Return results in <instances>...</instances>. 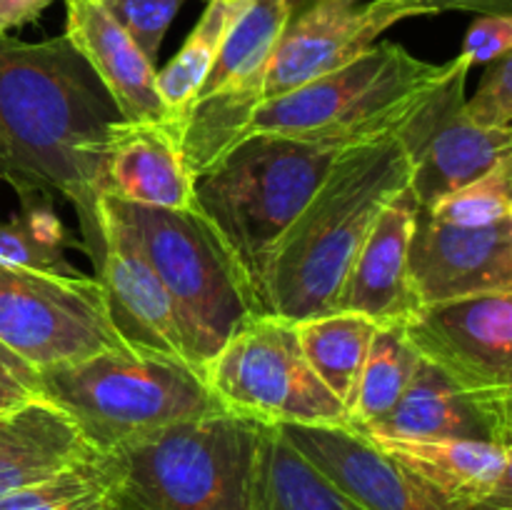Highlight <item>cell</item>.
Returning a JSON list of instances; mask_svg holds the SVG:
<instances>
[{
  "label": "cell",
  "mask_w": 512,
  "mask_h": 510,
  "mask_svg": "<svg viewBox=\"0 0 512 510\" xmlns=\"http://www.w3.org/2000/svg\"><path fill=\"white\" fill-rule=\"evenodd\" d=\"M113 100L65 35L43 43L0 38V185L65 200L98 270L105 145Z\"/></svg>",
  "instance_id": "obj_1"
},
{
  "label": "cell",
  "mask_w": 512,
  "mask_h": 510,
  "mask_svg": "<svg viewBox=\"0 0 512 510\" xmlns=\"http://www.w3.org/2000/svg\"><path fill=\"white\" fill-rule=\"evenodd\" d=\"M408 183L410 160L395 133L350 145L275 245L265 315L300 323L333 313L365 235Z\"/></svg>",
  "instance_id": "obj_2"
},
{
  "label": "cell",
  "mask_w": 512,
  "mask_h": 510,
  "mask_svg": "<svg viewBox=\"0 0 512 510\" xmlns=\"http://www.w3.org/2000/svg\"><path fill=\"white\" fill-rule=\"evenodd\" d=\"M358 143L250 133L195 175L193 210L265 315L270 255L335 160Z\"/></svg>",
  "instance_id": "obj_3"
},
{
  "label": "cell",
  "mask_w": 512,
  "mask_h": 510,
  "mask_svg": "<svg viewBox=\"0 0 512 510\" xmlns=\"http://www.w3.org/2000/svg\"><path fill=\"white\" fill-rule=\"evenodd\" d=\"M260 423L218 410L98 453L110 510H250Z\"/></svg>",
  "instance_id": "obj_4"
},
{
  "label": "cell",
  "mask_w": 512,
  "mask_h": 510,
  "mask_svg": "<svg viewBox=\"0 0 512 510\" xmlns=\"http://www.w3.org/2000/svg\"><path fill=\"white\" fill-rule=\"evenodd\" d=\"M40 383L43 398L73 420L95 453L225 410L193 365L135 348L53 365L40 370Z\"/></svg>",
  "instance_id": "obj_5"
},
{
  "label": "cell",
  "mask_w": 512,
  "mask_h": 510,
  "mask_svg": "<svg viewBox=\"0 0 512 510\" xmlns=\"http://www.w3.org/2000/svg\"><path fill=\"white\" fill-rule=\"evenodd\" d=\"M100 210L125 225L173 300L190 363L203 373L213 355L258 318L260 308L195 210L150 208L103 195Z\"/></svg>",
  "instance_id": "obj_6"
},
{
  "label": "cell",
  "mask_w": 512,
  "mask_h": 510,
  "mask_svg": "<svg viewBox=\"0 0 512 510\" xmlns=\"http://www.w3.org/2000/svg\"><path fill=\"white\" fill-rule=\"evenodd\" d=\"M448 73L398 43H375L345 68L265 100L250 133L365 143L398 130L410 110Z\"/></svg>",
  "instance_id": "obj_7"
},
{
  "label": "cell",
  "mask_w": 512,
  "mask_h": 510,
  "mask_svg": "<svg viewBox=\"0 0 512 510\" xmlns=\"http://www.w3.org/2000/svg\"><path fill=\"white\" fill-rule=\"evenodd\" d=\"M210 393L230 413L263 425H338L348 410L315 375L295 323L258 315L203 368Z\"/></svg>",
  "instance_id": "obj_8"
},
{
  "label": "cell",
  "mask_w": 512,
  "mask_h": 510,
  "mask_svg": "<svg viewBox=\"0 0 512 510\" xmlns=\"http://www.w3.org/2000/svg\"><path fill=\"white\" fill-rule=\"evenodd\" d=\"M293 13L290 0H250L230 25L213 68L178 120L193 178L248 138L250 123L265 103L270 55Z\"/></svg>",
  "instance_id": "obj_9"
},
{
  "label": "cell",
  "mask_w": 512,
  "mask_h": 510,
  "mask_svg": "<svg viewBox=\"0 0 512 510\" xmlns=\"http://www.w3.org/2000/svg\"><path fill=\"white\" fill-rule=\"evenodd\" d=\"M0 340L38 370L128 348L95 278L0 263Z\"/></svg>",
  "instance_id": "obj_10"
},
{
  "label": "cell",
  "mask_w": 512,
  "mask_h": 510,
  "mask_svg": "<svg viewBox=\"0 0 512 510\" xmlns=\"http://www.w3.org/2000/svg\"><path fill=\"white\" fill-rule=\"evenodd\" d=\"M470 68L460 55L450 60L445 78L395 130L408 153V188L420 208L512 158V130L478 128L465 113Z\"/></svg>",
  "instance_id": "obj_11"
},
{
  "label": "cell",
  "mask_w": 512,
  "mask_h": 510,
  "mask_svg": "<svg viewBox=\"0 0 512 510\" xmlns=\"http://www.w3.org/2000/svg\"><path fill=\"white\" fill-rule=\"evenodd\" d=\"M403 325L415 353L455 383L512 390V293L420 305Z\"/></svg>",
  "instance_id": "obj_12"
},
{
  "label": "cell",
  "mask_w": 512,
  "mask_h": 510,
  "mask_svg": "<svg viewBox=\"0 0 512 510\" xmlns=\"http://www.w3.org/2000/svg\"><path fill=\"white\" fill-rule=\"evenodd\" d=\"M408 18H423L398 0H313L290 15L265 75V100L298 90L333 70L345 68L370 50L375 40Z\"/></svg>",
  "instance_id": "obj_13"
},
{
  "label": "cell",
  "mask_w": 512,
  "mask_h": 510,
  "mask_svg": "<svg viewBox=\"0 0 512 510\" xmlns=\"http://www.w3.org/2000/svg\"><path fill=\"white\" fill-rule=\"evenodd\" d=\"M408 268L420 305L512 293V218L485 228H463L420 208Z\"/></svg>",
  "instance_id": "obj_14"
},
{
  "label": "cell",
  "mask_w": 512,
  "mask_h": 510,
  "mask_svg": "<svg viewBox=\"0 0 512 510\" xmlns=\"http://www.w3.org/2000/svg\"><path fill=\"white\" fill-rule=\"evenodd\" d=\"M280 433L363 510H512L465 505L420 480L365 435L338 425H278Z\"/></svg>",
  "instance_id": "obj_15"
},
{
  "label": "cell",
  "mask_w": 512,
  "mask_h": 510,
  "mask_svg": "<svg viewBox=\"0 0 512 510\" xmlns=\"http://www.w3.org/2000/svg\"><path fill=\"white\" fill-rule=\"evenodd\" d=\"M100 223L105 250L95 280L103 288L105 310L115 333L128 348L168 355L193 365L173 300L135 235L105 210H100Z\"/></svg>",
  "instance_id": "obj_16"
},
{
  "label": "cell",
  "mask_w": 512,
  "mask_h": 510,
  "mask_svg": "<svg viewBox=\"0 0 512 510\" xmlns=\"http://www.w3.org/2000/svg\"><path fill=\"white\" fill-rule=\"evenodd\" d=\"M512 390H475L420 358L403 398L360 435L398 440H475L510 445Z\"/></svg>",
  "instance_id": "obj_17"
},
{
  "label": "cell",
  "mask_w": 512,
  "mask_h": 510,
  "mask_svg": "<svg viewBox=\"0 0 512 510\" xmlns=\"http://www.w3.org/2000/svg\"><path fill=\"white\" fill-rule=\"evenodd\" d=\"M418 210L420 203L410 188L383 205L345 275L335 310L365 315L375 325H385L403 323L420 308L408 268Z\"/></svg>",
  "instance_id": "obj_18"
},
{
  "label": "cell",
  "mask_w": 512,
  "mask_h": 510,
  "mask_svg": "<svg viewBox=\"0 0 512 510\" xmlns=\"http://www.w3.org/2000/svg\"><path fill=\"white\" fill-rule=\"evenodd\" d=\"M65 38L113 100L120 120L170 123L158 93V70L100 0H65Z\"/></svg>",
  "instance_id": "obj_19"
},
{
  "label": "cell",
  "mask_w": 512,
  "mask_h": 510,
  "mask_svg": "<svg viewBox=\"0 0 512 510\" xmlns=\"http://www.w3.org/2000/svg\"><path fill=\"white\" fill-rule=\"evenodd\" d=\"M193 180L178 128L120 118L110 125L103 195L150 208L193 210Z\"/></svg>",
  "instance_id": "obj_20"
},
{
  "label": "cell",
  "mask_w": 512,
  "mask_h": 510,
  "mask_svg": "<svg viewBox=\"0 0 512 510\" xmlns=\"http://www.w3.org/2000/svg\"><path fill=\"white\" fill-rule=\"evenodd\" d=\"M435 490L465 505L512 508L510 445L475 440H398L365 435Z\"/></svg>",
  "instance_id": "obj_21"
},
{
  "label": "cell",
  "mask_w": 512,
  "mask_h": 510,
  "mask_svg": "<svg viewBox=\"0 0 512 510\" xmlns=\"http://www.w3.org/2000/svg\"><path fill=\"white\" fill-rule=\"evenodd\" d=\"M95 450L45 398L0 413V498L83 463Z\"/></svg>",
  "instance_id": "obj_22"
},
{
  "label": "cell",
  "mask_w": 512,
  "mask_h": 510,
  "mask_svg": "<svg viewBox=\"0 0 512 510\" xmlns=\"http://www.w3.org/2000/svg\"><path fill=\"white\" fill-rule=\"evenodd\" d=\"M250 510H363L315 468L278 425L258 428L250 475Z\"/></svg>",
  "instance_id": "obj_23"
},
{
  "label": "cell",
  "mask_w": 512,
  "mask_h": 510,
  "mask_svg": "<svg viewBox=\"0 0 512 510\" xmlns=\"http://www.w3.org/2000/svg\"><path fill=\"white\" fill-rule=\"evenodd\" d=\"M375 328L378 325L370 318L345 310L295 323L305 360L345 410L353 400Z\"/></svg>",
  "instance_id": "obj_24"
},
{
  "label": "cell",
  "mask_w": 512,
  "mask_h": 510,
  "mask_svg": "<svg viewBox=\"0 0 512 510\" xmlns=\"http://www.w3.org/2000/svg\"><path fill=\"white\" fill-rule=\"evenodd\" d=\"M403 323H385L375 328L373 343L348 405V428L355 433H363L383 420L403 398L418 370L420 355L410 345Z\"/></svg>",
  "instance_id": "obj_25"
},
{
  "label": "cell",
  "mask_w": 512,
  "mask_h": 510,
  "mask_svg": "<svg viewBox=\"0 0 512 510\" xmlns=\"http://www.w3.org/2000/svg\"><path fill=\"white\" fill-rule=\"evenodd\" d=\"M248 3L250 0H208L183 48L173 55V60L163 70H158L155 83H158L160 100L168 110L173 128H178L180 115L185 113L193 95L203 85L208 70L213 68L215 55H218L230 25L248 8Z\"/></svg>",
  "instance_id": "obj_26"
},
{
  "label": "cell",
  "mask_w": 512,
  "mask_h": 510,
  "mask_svg": "<svg viewBox=\"0 0 512 510\" xmlns=\"http://www.w3.org/2000/svg\"><path fill=\"white\" fill-rule=\"evenodd\" d=\"M512 158L495 165L488 173L478 175L475 180L465 183L463 188L443 195L428 205L425 210L438 220L450 225H463V228H485L500 220L512 218Z\"/></svg>",
  "instance_id": "obj_27"
},
{
  "label": "cell",
  "mask_w": 512,
  "mask_h": 510,
  "mask_svg": "<svg viewBox=\"0 0 512 510\" xmlns=\"http://www.w3.org/2000/svg\"><path fill=\"white\" fill-rule=\"evenodd\" d=\"M93 495H103L98 453L53 478L3 495L0 510H63Z\"/></svg>",
  "instance_id": "obj_28"
},
{
  "label": "cell",
  "mask_w": 512,
  "mask_h": 510,
  "mask_svg": "<svg viewBox=\"0 0 512 510\" xmlns=\"http://www.w3.org/2000/svg\"><path fill=\"white\" fill-rule=\"evenodd\" d=\"M108 13L130 35L140 53L155 63L170 23L178 15L183 0H105Z\"/></svg>",
  "instance_id": "obj_29"
},
{
  "label": "cell",
  "mask_w": 512,
  "mask_h": 510,
  "mask_svg": "<svg viewBox=\"0 0 512 510\" xmlns=\"http://www.w3.org/2000/svg\"><path fill=\"white\" fill-rule=\"evenodd\" d=\"M465 113L478 128L512 130V53L488 63L473 95H465Z\"/></svg>",
  "instance_id": "obj_30"
},
{
  "label": "cell",
  "mask_w": 512,
  "mask_h": 510,
  "mask_svg": "<svg viewBox=\"0 0 512 510\" xmlns=\"http://www.w3.org/2000/svg\"><path fill=\"white\" fill-rule=\"evenodd\" d=\"M0 263L53 275H80L68 263L65 253H55V250L40 245L18 215H13L10 220H0Z\"/></svg>",
  "instance_id": "obj_31"
},
{
  "label": "cell",
  "mask_w": 512,
  "mask_h": 510,
  "mask_svg": "<svg viewBox=\"0 0 512 510\" xmlns=\"http://www.w3.org/2000/svg\"><path fill=\"white\" fill-rule=\"evenodd\" d=\"M508 53H512V15H480L465 33L460 58L470 65H488Z\"/></svg>",
  "instance_id": "obj_32"
},
{
  "label": "cell",
  "mask_w": 512,
  "mask_h": 510,
  "mask_svg": "<svg viewBox=\"0 0 512 510\" xmlns=\"http://www.w3.org/2000/svg\"><path fill=\"white\" fill-rule=\"evenodd\" d=\"M43 398L40 370L0 340V413Z\"/></svg>",
  "instance_id": "obj_33"
},
{
  "label": "cell",
  "mask_w": 512,
  "mask_h": 510,
  "mask_svg": "<svg viewBox=\"0 0 512 510\" xmlns=\"http://www.w3.org/2000/svg\"><path fill=\"white\" fill-rule=\"evenodd\" d=\"M413 5L423 15H438L445 10H465L478 15H512V0H398Z\"/></svg>",
  "instance_id": "obj_34"
},
{
  "label": "cell",
  "mask_w": 512,
  "mask_h": 510,
  "mask_svg": "<svg viewBox=\"0 0 512 510\" xmlns=\"http://www.w3.org/2000/svg\"><path fill=\"white\" fill-rule=\"evenodd\" d=\"M53 3L55 0H0V38L38 20V15Z\"/></svg>",
  "instance_id": "obj_35"
},
{
  "label": "cell",
  "mask_w": 512,
  "mask_h": 510,
  "mask_svg": "<svg viewBox=\"0 0 512 510\" xmlns=\"http://www.w3.org/2000/svg\"><path fill=\"white\" fill-rule=\"evenodd\" d=\"M290 3H293V8H295V0H290Z\"/></svg>",
  "instance_id": "obj_36"
},
{
  "label": "cell",
  "mask_w": 512,
  "mask_h": 510,
  "mask_svg": "<svg viewBox=\"0 0 512 510\" xmlns=\"http://www.w3.org/2000/svg\"><path fill=\"white\" fill-rule=\"evenodd\" d=\"M100 3H105V0H100Z\"/></svg>",
  "instance_id": "obj_37"
}]
</instances>
